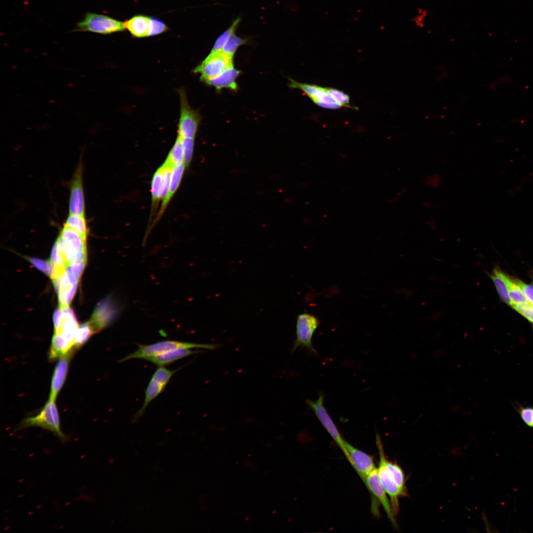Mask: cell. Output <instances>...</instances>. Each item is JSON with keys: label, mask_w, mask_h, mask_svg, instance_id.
Returning <instances> with one entry per match:
<instances>
[{"label": "cell", "mask_w": 533, "mask_h": 533, "mask_svg": "<svg viewBox=\"0 0 533 533\" xmlns=\"http://www.w3.org/2000/svg\"><path fill=\"white\" fill-rule=\"evenodd\" d=\"M55 242L67 266L75 262L86 261V240L71 228L64 225Z\"/></svg>", "instance_id": "1"}, {"label": "cell", "mask_w": 533, "mask_h": 533, "mask_svg": "<svg viewBox=\"0 0 533 533\" xmlns=\"http://www.w3.org/2000/svg\"><path fill=\"white\" fill-rule=\"evenodd\" d=\"M217 344H201L190 342L166 340L148 345L139 344L137 350L121 359L119 362H123L130 359L137 358L147 360L151 357L180 348L192 349L199 348L212 350L217 348Z\"/></svg>", "instance_id": "2"}, {"label": "cell", "mask_w": 533, "mask_h": 533, "mask_svg": "<svg viewBox=\"0 0 533 533\" xmlns=\"http://www.w3.org/2000/svg\"><path fill=\"white\" fill-rule=\"evenodd\" d=\"M30 426L42 427L54 433L63 442L67 440V436L61 431L59 415L54 400L49 398L38 414L24 419L19 428Z\"/></svg>", "instance_id": "3"}, {"label": "cell", "mask_w": 533, "mask_h": 533, "mask_svg": "<svg viewBox=\"0 0 533 533\" xmlns=\"http://www.w3.org/2000/svg\"><path fill=\"white\" fill-rule=\"evenodd\" d=\"M376 443L380 456V463L378 468L379 478L382 488L389 496L392 511L395 516L398 514L399 509V498L400 496H406L407 490L402 489L398 486L390 475L386 466L387 458L385 456L381 440L378 434L376 435Z\"/></svg>", "instance_id": "4"}, {"label": "cell", "mask_w": 533, "mask_h": 533, "mask_svg": "<svg viewBox=\"0 0 533 533\" xmlns=\"http://www.w3.org/2000/svg\"><path fill=\"white\" fill-rule=\"evenodd\" d=\"M124 29L123 22L107 15L87 12L84 18L77 23L74 31L107 35L121 32Z\"/></svg>", "instance_id": "5"}, {"label": "cell", "mask_w": 533, "mask_h": 533, "mask_svg": "<svg viewBox=\"0 0 533 533\" xmlns=\"http://www.w3.org/2000/svg\"><path fill=\"white\" fill-rule=\"evenodd\" d=\"M320 323L319 319L313 314L304 312L298 315L296 323V339L292 352L300 346L305 348L309 354L318 356L312 344V337Z\"/></svg>", "instance_id": "6"}, {"label": "cell", "mask_w": 533, "mask_h": 533, "mask_svg": "<svg viewBox=\"0 0 533 533\" xmlns=\"http://www.w3.org/2000/svg\"><path fill=\"white\" fill-rule=\"evenodd\" d=\"M178 370L159 367L152 375L145 390L143 404L134 416L132 422L135 423L142 416L150 403L164 389L173 375Z\"/></svg>", "instance_id": "7"}, {"label": "cell", "mask_w": 533, "mask_h": 533, "mask_svg": "<svg viewBox=\"0 0 533 533\" xmlns=\"http://www.w3.org/2000/svg\"><path fill=\"white\" fill-rule=\"evenodd\" d=\"M180 115L178 126V135L182 138H195L200 116L197 111L190 106L185 91L179 90Z\"/></svg>", "instance_id": "8"}, {"label": "cell", "mask_w": 533, "mask_h": 533, "mask_svg": "<svg viewBox=\"0 0 533 533\" xmlns=\"http://www.w3.org/2000/svg\"><path fill=\"white\" fill-rule=\"evenodd\" d=\"M234 66L233 58L222 51L210 54L193 70L195 73L200 75L201 81L216 77L228 68Z\"/></svg>", "instance_id": "9"}, {"label": "cell", "mask_w": 533, "mask_h": 533, "mask_svg": "<svg viewBox=\"0 0 533 533\" xmlns=\"http://www.w3.org/2000/svg\"><path fill=\"white\" fill-rule=\"evenodd\" d=\"M324 396L320 394L316 400L307 399L306 403L312 409L322 425L338 444L346 458L347 453L345 447V440L342 437L338 428L330 417L324 404Z\"/></svg>", "instance_id": "10"}, {"label": "cell", "mask_w": 533, "mask_h": 533, "mask_svg": "<svg viewBox=\"0 0 533 533\" xmlns=\"http://www.w3.org/2000/svg\"><path fill=\"white\" fill-rule=\"evenodd\" d=\"M288 86L302 91L317 106L326 109H337L342 107L327 92L325 87L298 82L289 78Z\"/></svg>", "instance_id": "11"}, {"label": "cell", "mask_w": 533, "mask_h": 533, "mask_svg": "<svg viewBox=\"0 0 533 533\" xmlns=\"http://www.w3.org/2000/svg\"><path fill=\"white\" fill-rule=\"evenodd\" d=\"M82 173V163L80 161L71 182L69 214L85 215Z\"/></svg>", "instance_id": "12"}, {"label": "cell", "mask_w": 533, "mask_h": 533, "mask_svg": "<svg viewBox=\"0 0 533 533\" xmlns=\"http://www.w3.org/2000/svg\"><path fill=\"white\" fill-rule=\"evenodd\" d=\"M119 305L110 297L101 301L96 306L90 321L96 332L111 324L120 312Z\"/></svg>", "instance_id": "13"}, {"label": "cell", "mask_w": 533, "mask_h": 533, "mask_svg": "<svg viewBox=\"0 0 533 533\" xmlns=\"http://www.w3.org/2000/svg\"><path fill=\"white\" fill-rule=\"evenodd\" d=\"M364 483L372 494V496L375 497L376 501L381 505L392 526L395 528H397L398 525L392 511L390 500L380 482L377 467L367 475Z\"/></svg>", "instance_id": "14"}, {"label": "cell", "mask_w": 533, "mask_h": 533, "mask_svg": "<svg viewBox=\"0 0 533 533\" xmlns=\"http://www.w3.org/2000/svg\"><path fill=\"white\" fill-rule=\"evenodd\" d=\"M346 458L363 482L367 475L376 467L373 457L345 441Z\"/></svg>", "instance_id": "15"}, {"label": "cell", "mask_w": 533, "mask_h": 533, "mask_svg": "<svg viewBox=\"0 0 533 533\" xmlns=\"http://www.w3.org/2000/svg\"><path fill=\"white\" fill-rule=\"evenodd\" d=\"M241 71L236 69L234 66H231L219 76L204 81L208 85L213 86L217 91L228 88L233 91H237L238 86L236 81L241 74Z\"/></svg>", "instance_id": "16"}, {"label": "cell", "mask_w": 533, "mask_h": 533, "mask_svg": "<svg viewBox=\"0 0 533 533\" xmlns=\"http://www.w3.org/2000/svg\"><path fill=\"white\" fill-rule=\"evenodd\" d=\"M71 352L60 358L52 377L49 399L55 400L66 380Z\"/></svg>", "instance_id": "17"}, {"label": "cell", "mask_w": 533, "mask_h": 533, "mask_svg": "<svg viewBox=\"0 0 533 533\" xmlns=\"http://www.w3.org/2000/svg\"><path fill=\"white\" fill-rule=\"evenodd\" d=\"M166 164L163 163L154 172L151 182L152 212L156 210L165 184Z\"/></svg>", "instance_id": "18"}, {"label": "cell", "mask_w": 533, "mask_h": 533, "mask_svg": "<svg viewBox=\"0 0 533 533\" xmlns=\"http://www.w3.org/2000/svg\"><path fill=\"white\" fill-rule=\"evenodd\" d=\"M199 352L200 351L194 350L192 348H180L151 357L147 360L158 367H161L169 365L178 360Z\"/></svg>", "instance_id": "19"}, {"label": "cell", "mask_w": 533, "mask_h": 533, "mask_svg": "<svg viewBox=\"0 0 533 533\" xmlns=\"http://www.w3.org/2000/svg\"><path fill=\"white\" fill-rule=\"evenodd\" d=\"M186 167L184 162L180 165L174 166L173 167L170 181L168 195L165 200L163 202H162L161 207L160 208L159 212L158 213V216L156 217L155 222H157L158 219L161 217L167 206L169 203V201L171 200L174 193L176 192L178 187H179Z\"/></svg>", "instance_id": "20"}, {"label": "cell", "mask_w": 533, "mask_h": 533, "mask_svg": "<svg viewBox=\"0 0 533 533\" xmlns=\"http://www.w3.org/2000/svg\"><path fill=\"white\" fill-rule=\"evenodd\" d=\"M150 23V17L138 15L123 22V25L133 36L143 38L149 36Z\"/></svg>", "instance_id": "21"}, {"label": "cell", "mask_w": 533, "mask_h": 533, "mask_svg": "<svg viewBox=\"0 0 533 533\" xmlns=\"http://www.w3.org/2000/svg\"><path fill=\"white\" fill-rule=\"evenodd\" d=\"M65 316L57 333L61 334L69 342L74 345L76 333L79 327L74 313L69 307L64 308Z\"/></svg>", "instance_id": "22"}, {"label": "cell", "mask_w": 533, "mask_h": 533, "mask_svg": "<svg viewBox=\"0 0 533 533\" xmlns=\"http://www.w3.org/2000/svg\"><path fill=\"white\" fill-rule=\"evenodd\" d=\"M74 345L67 341L63 336L55 333L52 337L49 352V359L53 361L61 358L72 351Z\"/></svg>", "instance_id": "23"}, {"label": "cell", "mask_w": 533, "mask_h": 533, "mask_svg": "<svg viewBox=\"0 0 533 533\" xmlns=\"http://www.w3.org/2000/svg\"><path fill=\"white\" fill-rule=\"evenodd\" d=\"M489 275L493 281L501 300L508 305H512L513 303L509 295L507 284L503 276V271L498 267H496Z\"/></svg>", "instance_id": "24"}, {"label": "cell", "mask_w": 533, "mask_h": 533, "mask_svg": "<svg viewBox=\"0 0 533 533\" xmlns=\"http://www.w3.org/2000/svg\"><path fill=\"white\" fill-rule=\"evenodd\" d=\"M503 276L506 282L509 295L513 305H524L529 303L520 286L517 283L516 278L507 274L504 272H503Z\"/></svg>", "instance_id": "25"}, {"label": "cell", "mask_w": 533, "mask_h": 533, "mask_svg": "<svg viewBox=\"0 0 533 533\" xmlns=\"http://www.w3.org/2000/svg\"><path fill=\"white\" fill-rule=\"evenodd\" d=\"M64 225L74 229L86 240L88 228L85 215L69 214Z\"/></svg>", "instance_id": "26"}, {"label": "cell", "mask_w": 533, "mask_h": 533, "mask_svg": "<svg viewBox=\"0 0 533 533\" xmlns=\"http://www.w3.org/2000/svg\"><path fill=\"white\" fill-rule=\"evenodd\" d=\"M241 21L240 17L235 19L231 25L216 39L210 53L222 52L223 47L229 37L235 32Z\"/></svg>", "instance_id": "27"}, {"label": "cell", "mask_w": 533, "mask_h": 533, "mask_svg": "<svg viewBox=\"0 0 533 533\" xmlns=\"http://www.w3.org/2000/svg\"><path fill=\"white\" fill-rule=\"evenodd\" d=\"M95 332L90 321L82 324L78 327L76 333L74 348H78L82 346Z\"/></svg>", "instance_id": "28"}, {"label": "cell", "mask_w": 533, "mask_h": 533, "mask_svg": "<svg viewBox=\"0 0 533 533\" xmlns=\"http://www.w3.org/2000/svg\"><path fill=\"white\" fill-rule=\"evenodd\" d=\"M173 166L184 163V152L182 138L177 135L176 141L166 159Z\"/></svg>", "instance_id": "29"}, {"label": "cell", "mask_w": 533, "mask_h": 533, "mask_svg": "<svg viewBox=\"0 0 533 533\" xmlns=\"http://www.w3.org/2000/svg\"><path fill=\"white\" fill-rule=\"evenodd\" d=\"M249 39L236 36L233 33L228 38L223 47L222 52L233 58L235 53L240 46L248 44Z\"/></svg>", "instance_id": "30"}, {"label": "cell", "mask_w": 533, "mask_h": 533, "mask_svg": "<svg viewBox=\"0 0 533 533\" xmlns=\"http://www.w3.org/2000/svg\"><path fill=\"white\" fill-rule=\"evenodd\" d=\"M387 469L395 483L402 489L406 490L404 473L402 468L396 463L386 460Z\"/></svg>", "instance_id": "31"}, {"label": "cell", "mask_w": 533, "mask_h": 533, "mask_svg": "<svg viewBox=\"0 0 533 533\" xmlns=\"http://www.w3.org/2000/svg\"><path fill=\"white\" fill-rule=\"evenodd\" d=\"M86 263V261H79L74 263L67 267L66 271L72 284L78 282Z\"/></svg>", "instance_id": "32"}, {"label": "cell", "mask_w": 533, "mask_h": 533, "mask_svg": "<svg viewBox=\"0 0 533 533\" xmlns=\"http://www.w3.org/2000/svg\"><path fill=\"white\" fill-rule=\"evenodd\" d=\"M327 92L342 107L352 108L349 105V96L342 91L331 87H325Z\"/></svg>", "instance_id": "33"}, {"label": "cell", "mask_w": 533, "mask_h": 533, "mask_svg": "<svg viewBox=\"0 0 533 533\" xmlns=\"http://www.w3.org/2000/svg\"><path fill=\"white\" fill-rule=\"evenodd\" d=\"M181 138L183 147L184 162L186 167H189L192 158L194 139Z\"/></svg>", "instance_id": "34"}, {"label": "cell", "mask_w": 533, "mask_h": 533, "mask_svg": "<svg viewBox=\"0 0 533 533\" xmlns=\"http://www.w3.org/2000/svg\"><path fill=\"white\" fill-rule=\"evenodd\" d=\"M77 286V283H75L68 290L58 293L59 307L66 308L69 307V305L75 294Z\"/></svg>", "instance_id": "35"}, {"label": "cell", "mask_w": 533, "mask_h": 533, "mask_svg": "<svg viewBox=\"0 0 533 533\" xmlns=\"http://www.w3.org/2000/svg\"><path fill=\"white\" fill-rule=\"evenodd\" d=\"M167 29L166 25L162 20L155 17H150L149 36L160 34L167 31Z\"/></svg>", "instance_id": "36"}, {"label": "cell", "mask_w": 533, "mask_h": 533, "mask_svg": "<svg viewBox=\"0 0 533 533\" xmlns=\"http://www.w3.org/2000/svg\"><path fill=\"white\" fill-rule=\"evenodd\" d=\"M31 264L37 268L39 269L48 276H50L53 268V264L51 260L44 261L37 258H30Z\"/></svg>", "instance_id": "37"}, {"label": "cell", "mask_w": 533, "mask_h": 533, "mask_svg": "<svg viewBox=\"0 0 533 533\" xmlns=\"http://www.w3.org/2000/svg\"><path fill=\"white\" fill-rule=\"evenodd\" d=\"M516 410L522 421L529 427L533 428V407L518 406Z\"/></svg>", "instance_id": "38"}, {"label": "cell", "mask_w": 533, "mask_h": 533, "mask_svg": "<svg viewBox=\"0 0 533 533\" xmlns=\"http://www.w3.org/2000/svg\"><path fill=\"white\" fill-rule=\"evenodd\" d=\"M512 307L533 324V306L530 303L514 305Z\"/></svg>", "instance_id": "39"}, {"label": "cell", "mask_w": 533, "mask_h": 533, "mask_svg": "<svg viewBox=\"0 0 533 533\" xmlns=\"http://www.w3.org/2000/svg\"><path fill=\"white\" fill-rule=\"evenodd\" d=\"M516 281L529 303L533 306V283L527 284L517 278Z\"/></svg>", "instance_id": "40"}, {"label": "cell", "mask_w": 533, "mask_h": 533, "mask_svg": "<svg viewBox=\"0 0 533 533\" xmlns=\"http://www.w3.org/2000/svg\"><path fill=\"white\" fill-rule=\"evenodd\" d=\"M65 316V310L64 308L59 307L56 309L53 314V320L55 332H57L60 328L61 323Z\"/></svg>", "instance_id": "41"}, {"label": "cell", "mask_w": 533, "mask_h": 533, "mask_svg": "<svg viewBox=\"0 0 533 533\" xmlns=\"http://www.w3.org/2000/svg\"><path fill=\"white\" fill-rule=\"evenodd\" d=\"M512 80V77L509 75H504L495 81L493 83L492 87L494 90L495 88H497V86L499 85H502L507 83H510Z\"/></svg>", "instance_id": "42"}]
</instances>
